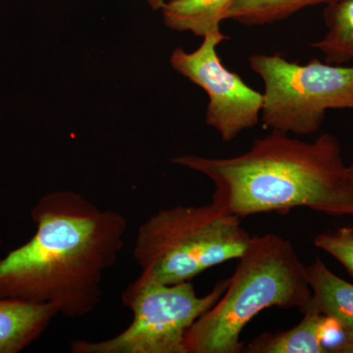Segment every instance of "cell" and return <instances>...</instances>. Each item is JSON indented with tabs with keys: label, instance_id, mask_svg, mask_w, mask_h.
<instances>
[{
	"label": "cell",
	"instance_id": "6da1fadb",
	"mask_svg": "<svg viewBox=\"0 0 353 353\" xmlns=\"http://www.w3.org/2000/svg\"><path fill=\"white\" fill-rule=\"evenodd\" d=\"M31 217V240L0 260V299L52 304L70 319L94 312L124 248L126 217L72 190L48 192Z\"/></svg>",
	"mask_w": 353,
	"mask_h": 353
},
{
	"label": "cell",
	"instance_id": "7a4b0ae2",
	"mask_svg": "<svg viewBox=\"0 0 353 353\" xmlns=\"http://www.w3.org/2000/svg\"><path fill=\"white\" fill-rule=\"evenodd\" d=\"M171 162L210 179L215 185L213 203L241 219L262 213L285 214L296 208L353 217L347 166L333 134L306 143L272 131L238 157L183 155Z\"/></svg>",
	"mask_w": 353,
	"mask_h": 353
},
{
	"label": "cell",
	"instance_id": "3957f363",
	"mask_svg": "<svg viewBox=\"0 0 353 353\" xmlns=\"http://www.w3.org/2000/svg\"><path fill=\"white\" fill-rule=\"evenodd\" d=\"M238 260L226 292L188 330V353L243 352L241 334L260 312L305 310L311 297L306 265L289 240L273 234L252 236Z\"/></svg>",
	"mask_w": 353,
	"mask_h": 353
},
{
	"label": "cell",
	"instance_id": "277c9868",
	"mask_svg": "<svg viewBox=\"0 0 353 353\" xmlns=\"http://www.w3.org/2000/svg\"><path fill=\"white\" fill-rule=\"evenodd\" d=\"M252 240L241 218L213 202L175 206L161 209L139 227L134 259L143 277L175 285L240 259Z\"/></svg>",
	"mask_w": 353,
	"mask_h": 353
},
{
	"label": "cell",
	"instance_id": "5b68a950",
	"mask_svg": "<svg viewBox=\"0 0 353 353\" xmlns=\"http://www.w3.org/2000/svg\"><path fill=\"white\" fill-rule=\"evenodd\" d=\"M248 61L263 81L261 122L272 131L314 134L330 109H353V66L318 59L299 64L280 53L252 55Z\"/></svg>",
	"mask_w": 353,
	"mask_h": 353
},
{
	"label": "cell",
	"instance_id": "8992f818",
	"mask_svg": "<svg viewBox=\"0 0 353 353\" xmlns=\"http://www.w3.org/2000/svg\"><path fill=\"white\" fill-rule=\"evenodd\" d=\"M229 279L199 296L189 282L166 285L139 275L123 292L122 301L132 321L122 333L108 340L75 341L73 353H188L185 334L192 325L221 299Z\"/></svg>",
	"mask_w": 353,
	"mask_h": 353
},
{
	"label": "cell",
	"instance_id": "52a82bcc",
	"mask_svg": "<svg viewBox=\"0 0 353 353\" xmlns=\"http://www.w3.org/2000/svg\"><path fill=\"white\" fill-rule=\"evenodd\" d=\"M227 39L229 37L221 31L210 32L192 52L176 48L170 62L172 68L208 94L205 123L223 141H231L259 124L263 94L222 63L217 48Z\"/></svg>",
	"mask_w": 353,
	"mask_h": 353
},
{
	"label": "cell",
	"instance_id": "ba28073f",
	"mask_svg": "<svg viewBox=\"0 0 353 353\" xmlns=\"http://www.w3.org/2000/svg\"><path fill=\"white\" fill-rule=\"evenodd\" d=\"M58 315L52 304L0 299V353H18L38 340Z\"/></svg>",
	"mask_w": 353,
	"mask_h": 353
},
{
	"label": "cell",
	"instance_id": "9c48e42d",
	"mask_svg": "<svg viewBox=\"0 0 353 353\" xmlns=\"http://www.w3.org/2000/svg\"><path fill=\"white\" fill-rule=\"evenodd\" d=\"M311 289L304 312H313L336 320L345 332L353 331V284L336 276L321 259L306 266Z\"/></svg>",
	"mask_w": 353,
	"mask_h": 353
},
{
	"label": "cell",
	"instance_id": "30bf717a",
	"mask_svg": "<svg viewBox=\"0 0 353 353\" xmlns=\"http://www.w3.org/2000/svg\"><path fill=\"white\" fill-rule=\"evenodd\" d=\"M236 0H169L162 11L164 24L173 31L202 37L219 32Z\"/></svg>",
	"mask_w": 353,
	"mask_h": 353
},
{
	"label": "cell",
	"instance_id": "8fae6325",
	"mask_svg": "<svg viewBox=\"0 0 353 353\" xmlns=\"http://www.w3.org/2000/svg\"><path fill=\"white\" fill-rule=\"evenodd\" d=\"M301 321L292 329L263 333L248 341L245 353H327L320 331L324 316L303 313Z\"/></svg>",
	"mask_w": 353,
	"mask_h": 353
},
{
	"label": "cell",
	"instance_id": "7c38bea8",
	"mask_svg": "<svg viewBox=\"0 0 353 353\" xmlns=\"http://www.w3.org/2000/svg\"><path fill=\"white\" fill-rule=\"evenodd\" d=\"M327 32L311 43L324 55L325 62L343 65L353 60V0H341L325 6L323 12Z\"/></svg>",
	"mask_w": 353,
	"mask_h": 353
},
{
	"label": "cell",
	"instance_id": "4fadbf2b",
	"mask_svg": "<svg viewBox=\"0 0 353 353\" xmlns=\"http://www.w3.org/2000/svg\"><path fill=\"white\" fill-rule=\"evenodd\" d=\"M341 0H236L228 19L246 27L287 19L306 7L332 6Z\"/></svg>",
	"mask_w": 353,
	"mask_h": 353
},
{
	"label": "cell",
	"instance_id": "5bb4252c",
	"mask_svg": "<svg viewBox=\"0 0 353 353\" xmlns=\"http://www.w3.org/2000/svg\"><path fill=\"white\" fill-rule=\"evenodd\" d=\"M313 243L338 260L353 277V228L341 227L333 233L319 234Z\"/></svg>",
	"mask_w": 353,
	"mask_h": 353
},
{
	"label": "cell",
	"instance_id": "9a60e30c",
	"mask_svg": "<svg viewBox=\"0 0 353 353\" xmlns=\"http://www.w3.org/2000/svg\"><path fill=\"white\" fill-rule=\"evenodd\" d=\"M334 353H353V331L345 332V336Z\"/></svg>",
	"mask_w": 353,
	"mask_h": 353
},
{
	"label": "cell",
	"instance_id": "2e32d148",
	"mask_svg": "<svg viewBox=\"0 0 353 353\" xmlns=\"http://www.w3.org/2000/svg\"><path fill=\"white\" fill-rule=\"evenodd\" d=\"M146 1L152 7V10H160L166 0H146Z\"/></svg>",
	"mask_w": 353,
	"mask_h": 353
},
{
	"label": "cell",
	"instance_id": "e0dca14e",
	"mask_svg": "<svg viewBox=\"0 0 353 353\" xmlns=\"http://www.w3.org/2000/svg\"><path fill=\"white\" fill-rule=\"evenodd\" d=\"M347 182L350 183V189L353 192V164L347 166Z\"/></svg>",
	"mask_w": 353,
	"mask_h": 353
}]
</instances>
